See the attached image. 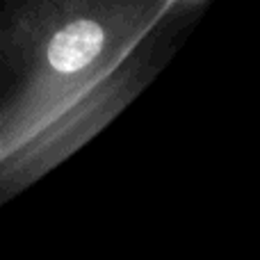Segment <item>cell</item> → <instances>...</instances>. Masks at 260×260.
Here are the masks:
<instances>
[{"label": "cell", "mask_w": 260, "mask_h": 260, "mask_svg": "<svg viewBox=\"0 0 260 260\" xmlns=\"http://www.w3.org/2000/svg\"><path fill=\"white\" fill-rule=\"evenodd\" d=\"M162 0H12L0 12V187H25L94 137L144 80Z\"/></svg>", "instance_id": "cell-1"}]
</instances>
